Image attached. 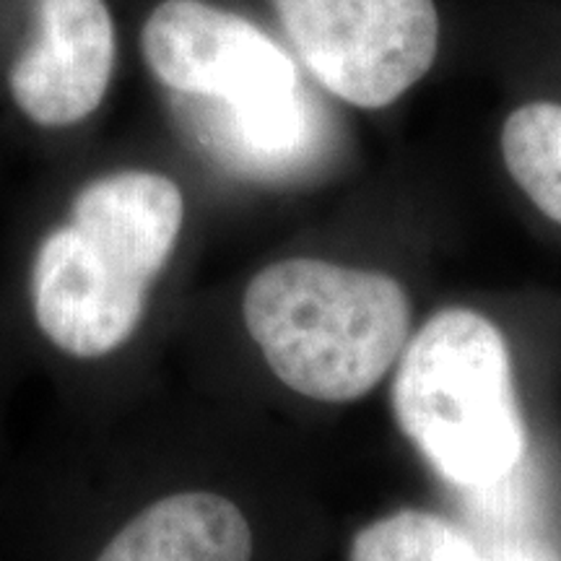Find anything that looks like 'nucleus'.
Masks as SVG:
<instances>
[{
  "instance_id": "8",
  "label": "nucleus",
  "mask_w": 561,
  "mask_h": 561,
  "mask_svg": "<svg viewBox=\"0 0 561 561\" xmlns=\"http://www.w3.org/2000/svg\"><path fill=\"white\" fill-rule=\"evenodd\" d=\"M94 561H252V528L227 496L178 491L130 517Z\"/></svg>"
},
{
  "instance_id": "1",
  "label": "nucleus",
  "mask_w": 561,
  "mask_h": 561,
  "mask_svg": "<svg viewBox=\"0 0 561 561\" xmlns=\"http://www.w3.org/2000/svg\"><path fill=\"white\" fill-rule=\"evenodd\" d=\"M242 314L273 375L320 403L367 396L411 328L409 294L396 278L320 257L263 268L248 284Z\"/></svg>"
},
{
  "instance_id": "9",
  "label": "nucleus",
  "mask_w": 561,
  "mask_h": 561,
  "mask_svg": "<svg viewBox=\"0 0 561 561\" xmlns=\"http://www.w3.org/2000/svg\"><path fill=\"white\" fill-rule=\"evenodd\" d=\"M500 144L510 178L546 219L561 224V104L530 102L510 112Z\"/></svg>"
},
{
  "instance_id": "10",
  "label": "nucleus",
  "mask_w": 561,
  "mask_h": 561,
  "mask_svg": "<svg viewBox=\"0 0 561 561\" xmlns=\"http://www.w3.org/2000/svg\"><path fill=\"white\" fill-rule=\"evenodd\" d=\"M348 561H491V557L447 517L398 510L356 533Z\"/></svg>"
},
{
  "instance_id": "6",
  "label": "nucleus",
  "mask_w": 561,
  "mask_h": 561,
  "mask_svg": "<svg viewBox=\"0 0 561 561\" xmlns=\"http://www.w3.org/2000/svg\"><path fill=\"white\" fill-rule=\"evenodd\" d=\"M115 58L104 0H37V37L11 66V96L32 123L68 128L100 107Z\"/></svg>"
},
{
  "instance_id": "7",
  "label": "nucleus",
  "mask_w": 561,
  "mask_h": 561,
  "mask_svg": "<svg viewBox=\"0 0 561 561\" xmlns=\"http://www.w3.org/2000/svg\"><path fill=\"white\" fill-rule=\"evenodd\" d=\"M191 121L206 149L248 178H289L318 157L325 130L305 87L284 96L224 104L185 96Z\"/></svg>"
},
{
  "instance_id": "4",
  "label": "nucleus",
  "mask_w": 561,
  "mask_h": 561,
  "mask_svg": "<svg viewBox=\"0 0 561 561\" xmlns=\"http://www.w3.org/2000/svg\"><path fill=\"white\" fill-rule=\"evenodd\" d=\"M153 284L121 250L66 221L39 242L34 255V320L62 354L102 359L138 331Z\"/></svg>"
},
{
  "instance_id": "5",
  "label": "nucleus",
  "mask_w": 561,
  "mask_h": 561,
  "mask_svg": "<svg viewBox=\"0 0 561 561\" xmlns=\"http://www.w3.org/2000/svg\"><path fill=\"white\" fill-rule=\"evenodd\" d=\"M140 50L180 96L248 104L301 89L291 58L268 34L203 0H161L140 32Z\"/></svg>"
},
{
  "instance_id": "2",
  "label": "nucleus",
  "mask_w": 561,
  "mask_h": 561,
  "mask_svg": "<svg viewBox=\"0 0 561 561\" xmlns=\"http://www.w3.org/2000/svg\"><path fill=\"white\" fill-rule=\"evenodd\" d=\"M392 411L421 458L453 486H500L528 450L504 335L466 307L432 314L403 348Z\"/></svg>"
},
{
  "instance_id": "11",
  "label": "nucleus",
  "mask_w": 561,
  "mask_h": 561,
  "mask_svg": "<svg viewBox=\"0 0 561 561\" xmlns=\"http://www.w3.org/2000/svg\"><path fill=\"white\" fill-rule=\"evenodd\" d=\"M491 561H549L543 557L541 551L536 549H523V546H510V549H504L496 553V557H491Z\"/></svg>"
},
{
  "instance_id": "3",
  "label": "nucleus",
  "mask_w": 561,
  "mask_h": 561,
  "mask_svg": "<svg viewBox=\"0 0 561 561\" xmlns=\"http://www.w3.org/2000/svg\"><path fill=\"white\" fill-rule=\"evenodd\" d=\"M322 89L359 110L398 102L439 53L434 0H273Z\"/></svg>"
}]
</instances>
